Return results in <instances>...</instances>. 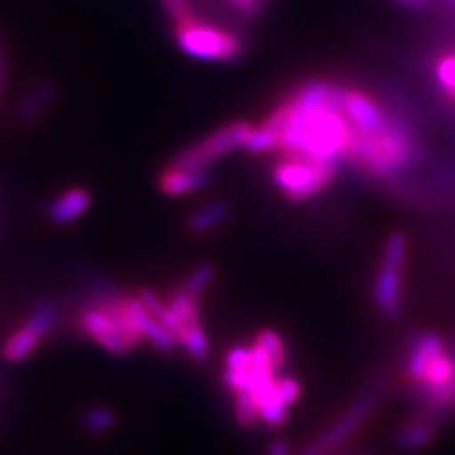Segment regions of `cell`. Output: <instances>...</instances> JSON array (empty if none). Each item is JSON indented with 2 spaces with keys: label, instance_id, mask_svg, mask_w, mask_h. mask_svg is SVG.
<instances>
[{
  "label": "cell",
  "instance_id": "22",
  "mask_svg": "<svg viewBox=\"0 0 455 455\" xmlns=\"http://www.w3.org/2000/svg\"><path fill=\"white\" fill-rule=\"evenodd\" d=\"M82 425L88 433L101 435L110 431L112 427L116 425V414H114V410L108 406H95L85 411L82 418Z\"/></svg>",
  "mask_w": 455,
  "mask_h": 455
},
{
  "label": "cell",
  "instance_id": "8",
  "mask_svg": "<svg viewBox=\"0 0 455 455\" xmlns=\"http://www.w3.org/2000/svg\"><path fill=\"white\" fill-rule=\"evenodd\" d=\"M341 108L347 116L349 124L355 132L361 133H374L379 130H386L393 122L372 97L366 95L359 90H346L341 97Z\"/></svg>",
  "mask_w": 455,
  "mask_h": 455
},
{
  "label": "cell",
  "instance_id": "30",
  "mask_svg": "<svg viewBox=\"0 0 455 455\" xmlns=\"http://www.w3.org/2000/svg\"><path fill=\"white\" fill-rule=\"evenodd\" d=\"M275 391H277V396L281 398V401L289 406L296 401L298 396H300L302 386L294 378H283V379L275 381Z\"/></svg>",
  "mask_w": 455,
  "mask_h": 455
},
{
  "label": "cell",
  "instance_id": "32",
  "mask_svg": "<svg viewBox=\"0 0 455 455\" xmlns=\"http://www.w3.org/2000/svg\"><path fill=\"white\" fill-rule=\"evenodd\" d=\"M232 6H235L239 12L247 13V16H256L262 12L264 0H228Z\"/></svg>",
  "mask_w": 455,
  "mask_h": 455
},
{
  "label": "cell",
  "instance_id": "5",
  "mask_svg": "<svg viewBox=\"0 0 455 455\" xmlns=\"http://www.w3.org/2000/svg\"><path fill=\"white\" fill-rule=\"evenodd\" d=\"M336 164L284 154L274 165L275 187L292 202H304L323 192L332 182Z\"/></svg>",
  "mask_w": 455,
  "mask_h": 455
},
{
  "label": "cell",
  "instance_id": "10",
  "mask_svg": "<svg viewBox=\"0 0 455 455\" xmlns=\"http://www.w3.org/2000/svg\"><path fill=\"white\" fill-rule=\"evenodd\" d=\"M401 267L403 264L381 262V267L374 283V300L387 317H396L398 311H401V296H403Z\"/></svg>",
  "mask_w": 455,
  "mask_h": 455
},
{
  "label": "cell",
  "instance_id": "17",
  "mask_svg": "<svg viewBox=\"0 0 455 455\" xmlns=\"http://www.w3.org/2000/svg\"><path fill=\"white\" fill-rule=\"evenodd\" d=\"M228 217V205L222 202H215L204 205L202 209H197L192 219H190V228L192 232L196 234H205L215 230L217 226H220L224 222V219Z\"/></svg>",
  "mask_w": 455,
  "mask_h": 455
},
{
  "label": "cell",
  "instance_id": "6",
  "mask_svg": "<svg viewBox=\"0 0 455 455\" xmlns=\"http://www.w3.org/2000/svg\"><path fill=\"white\" fill-rule=\"evenodd\" d=\"M251 132L252 125L249 122H234L222 125L204 140H199L190 148L182 150L177 158L171 162V165L184 169H207L212 162L224 158V156L237 148H243Z\"/></svg>",
  "mask_w": 455,
  "mask_h": 455
},
{
  "label": "cell",
  "instance_id": "3",
  "mask_svg": "<svg viewBox=\"0 0 455 455\" xmlns=\"http://www.w3.org/2000/svg\"><path fill=\"white\" fill-rule=\"evenodd\" d=\"M78 321L85 334L114 355H125L140 341L125 298H105L101 304L84 307Z\"/></svg>",
  "mask_w": 455,
  "mask_h": 455
},
{
  "label": "cell",
  "instance_id": "18",
  "mask_svg": "<svg viewBox=\"0 0 455 455\" xmlns=\"http://www.w3.org/2000/svg\"><path fill=\"white\" fill-rule=\"evenodd\" d=\"M55 90L52 85H40L35 92H31L27 99H23V103L20 107V120L23 122H33L38 116H42V112L46 110V107L53 101Z\"/></svg>",
  "mask_w": 455,
  "mask_h": 455
},
{
  "label": "cell",
  "instance_id": "24",
  "mask_svg": "<svg viewBox=\"0 0 455 455\" xmlns=\"http://www.w3.org/2000/svg\"><path fill=\"white\" fill-rule=\"evenodd\" d=\"M433 440V429L429 425L418 423L406 427V429L396 436V446L403 450H418L423 448L425 444H429Z\"/></svg>",
  "mask_w": 455,
  "mask_h": 455
},
{
  "label": "cell",
  "instance_id": "4",
  "mask_svg": "<svg viewBox=\"0 0 455 455\" xmlns=\"http://www.w3.org/2000/svg\"><path fill=\"white\" fill-rule=\"evenodd\" d=\"M175 38L180 50L196 60L234 61L243 53V42L237 35L194 16L175 21Z\"/></svg>",
  "mask_w": 455,
  "mask_h": 455
},
{
  "label": "cell",
  "instance_id": "28",
  "mask_svg": "<svg viewBox=\"0 0 455 455\" xmlns=\"http://www.w3.org/2000/svg\"><path fill=\"white\" fill-rule=\"evenodd\" d=\"M25 324L31 326L42 338H46L57 324V311L52 306H40L31 313V317L25 321Z\"/></svg>",
  "mask_w": 455,
  "mask_h": 455
},
{
  "label": "cell",
  "instance_id": "26",
  "mask_svg": "<svg viewBox=\"0 0 455 455\" xmlns=\"http://www.w3.org/2000/svg\"><path fill=\"white\" fill-rule=\"evenodd\" d=\"M436 80L440 84V90L455 103V53H448L438 61Z\"/></svg>",
  "mask_w": 455,
  "mask_h": 455
},
{
  "label": "cell",
  "instance_id": "7",
  "mask_svg": "<svg viewBox=\"0 0 455 455\" xmlns=\"http://www.w3.org/2000/svg\"><path fill=\"white\" fill-rule=\"evenodd\" d=\"M378 395L370 393L361 396L357 403H355L344 416H339L332 427H329L319 438L313 440V443L302 451V455H326L336 446H339L347 436H351L355 431L359 429V425L370 416V411L376 408Z\"/></svg>",
  "mask_w": 455,
  "mask_h": 455
},
{
  "label": "cell",
  "instance_id": "35",
  "mask_svg": "<svg viewBox=\"0 0 455 455\" xmlns=\"http://www.w3.org/2000/svg\"><path fill=\"white\" fill-rule=\"evenodd\" d=\"M408 3H414V0H408Z\"/></svg>",
  "mask_w": 455,
  "mask_h": 455
},
{
  "label": "cell",
  "instance_id": "12",
  "mask_svg": "<svg viewBox=\"0 0 455 455\" xmlns=\"http://www.w3.org/2000/svg\"><path fill=\"white\" fill-rule=\"evenodd\" d=\"M160 188L167 196H184L204 188L209 182L207 169H184L171 165L160 175Z\"/></svg>",
  "mask_w": 455,
  "mask_h": 455
},
{
  "label": "cell",
  "instance_id": "29",
  "mask_svg": "<svg viewBox=\"0 0 455 455\" xmlns=\"http://www.w3.org/2000/svg\"><path fill=\"white\" fill-rule=\"evenodd\" d=\"M252 366V349L245 346H237L228 351L226 355V370H237V372H243V370H251Z\"/></svg>",
  "mask_w": 455,
  "mask_h": 455
},
{
  "label": "cell",
  "instance_id": "16",
  "mask_svg": "<svg viewBox=\"0 0 455 455\" xmlns=\"http://www.w3.org/2000/svg\"><path fill=\"white\" fill-rule=\"evenodd\" d=\"M167 306L171 307V311L175 313L177 321L180 323L182 331L188 329V326L199 324V309H197V300L196 296L188 294L187 291H177L171 294V298L167 300ZM182 334V332H180Z\"/></svg>",
  "mask_w": 455,
  "mask_h": 455
},
{
  "label": "cell",
  "instance_id": "19",
  "mask_svg": "<svg viewBox=\"0 0 455 455\" xmlns=\"http://www.w3.org/2000/svg\"><path fill=\"white\" fill-rule=\"evenodd\" d=\"M179 344L184 346V349L190 353V357L194 361H199V363L207 361L209 339L205 331L202 329V324H194V326H188V329H184L179 338Z\"/></svg>",
  "mask_w": 455,
  "mask_h": 455
},
{
  "label": "cell",
  "instance_id": "33",
  "mask_svg": "<svg viewBox=\"0 0 455 455\" xmlns=\"http://www.w3.org/2000/svg\"><path fill=\"white\" fill-rule=\"evenodd\" d=\"M267 455H291V448L287 443H283V440H274V443L269 444Z\"/></svg>",
  "mask_w": 455,
  "mask_h": 455
},
{
  "label": "cell",
  "instance_id": "15",
  "mask_svg": "<svg viewBox=\"0 0 455 455\" xmlns=\"http://www.w3.org/2000/svg\"><path fill=\"white\" fill-rule=\"evenodd\" d=\"M453 379H455V364L444 351L440 353L438 357H435L429 366H427V372L421 383H425L427 387H431L435 391H444L451 386Z\"/></svg>",
  "mask_w": 455,
  "mask_h": 455
},
{
  "label": "cell",
  "instance_id": "27",
  "mask_svg": "<svg viewBox=\"0 0 455 455\" xmlns=\"http://www.w3.org/2000/svg\"><path fill=\"white\" fill-rule=\"evenodd\" d=\"M212 279H215V267L211 264H202L194 269V272L187 277V281H184L182 291H187L188 294L197 298V294H202L209 287Z\"/></svg>",
  "mask_w": 455,
  "mask_h": 455
},
{
  "label": "cell",
  "instance_id": "31",
  "mask_svg": "<svg viewBox=\"0 0 455 455\" xmlns=\"http://www.w3.org/2000/svg\"><path fill=\"white\" fill-rule=\"evenodd\" d=\"M162 4L165 6V10L171 13V18H173L175 21L194 16L188 0H162Z\"/></svg>",
  "mask_w": 455,
  "mask_h": 455
},
{
  "label": "cell",
  "instance_id": "13",
  "mask_svg": "<svg viewBox=\"0 0 455 455\" xmlns=\"http://www.w3.org/2000/svg\"><path fill=\"white\" fill-rule=\"evenodd\" d=\"M440 353H444L443 339L431 332L421 334L414 341V346H411L410 357H408V372H410L411 379L421 383L425 378V372H427V366H429L431 361L435 357H438Z\"/></svg>",
  "mask_w": 455,
  "mask_h": 455
},
{
  "label": "cell",
  "instance_id": "9",
  "mask_svg": "<svg viewBox=\"0 0 455 455\" xmlns=\"http://www.w3.org/2000/svg\"><path fill=\"white\" fill-rule=\"evenodd\" d=\"M125 306H127V311H130L140 338L148 339L156 349L169 353L179 346L177 339L171 336V332L165 329V326L145 307V304L140 302L139 296L125 298Z\"/></svg>",
  "mask_w": 455,
  "mask_h": 455
},
{
  "label": "cell",
  "instance_id": "20",
  "mask_svg": "<svg viewBox=\"0 0 455 455\" xmlns=\"http://www.w3.org/2000/svg\"><path fill=\"white\" fill-rule=\"evenodd\" d=\"M277 147H279V132L269 122H264L260 127H252V132L243 148L252 154H262L269 150H277Z\"/></svg>",
  "mask_w": 455,
  "mask_h": 455
},
{
  "label": "cell",
  "instance_id": "2",
  "mask_svg": "<svg viewBox=\"0 0 455 455\" xmlns=\"http://www.w3.org/2000/svg\"><path fill=\"white\" fill-rule=\"evenodd\" d=\"M414 156V142L406 127L391 124L374 133L355 132L347 158L378 177H391Z\"/></svg>",
  "mask_w": 455,
  "mask_h": 455
},
{
  "label": "cell",
  "instance_id": "1",
  "mask_svg": "<svg viewBox=\"0 0 455 455\" xmlns=\"http://www.w3.org/2000/svg\"><path fill=\"white\" fill-rule=\"evenodd\" d=\"M341 97L344 88L319 80L292 93L266 120L279 132L277 150L332 164L347 158L355 130Z\"/></svg>",
  "mask_w": 455,
  "mask_h": 455
},
{
  "label": "cell",
  "instance_id": "34",
  "mask_svg": "<svg viewBox=\"0 0 455 455\" xmlns=\"http://www.w3.org/2000/svg\"><path fill=\"white\" fill-rule=\"evenodd\" d=\"M0 82H3V67H0Z\"/></svg>",
  "mask_w": 455,
  "mask_h": 455
},
{
  "label": "cell",
  "instance_id": "11",
  "mask_svg": "<svg viewBox=\"0 0 455 455\" xmlns=\"http://www.w3.org/2000/svg\"><path fill=\"white\" fill-rule=\"evenodd\" d=\"M92 205V196L85 188L75 187L57 196L48 207V217L53 224H70L80 219Z\"/></svg>",
  "mask_w": 455,
  "mask_h": 455
},
{
  "label": "cell",
  "instance_id": "25",
  "mask_svg": "<svg viewBox=\"0 0 455 455\" xmlns=\"http://www.w3.org/2000/svg\"><path fill=\"white\" fill-rule=\"evenodd\" d=\"M287 408L289 406L277 396V391H274L259 404V414H260L262 421H266L267 425L277 427V425L284 423V419H287Z\"/></svg>",
  "mask_w": 455,
  "mask_h": 455
},
{
  "label": "cell",
  "instance_id": "21",
  "mask_svg": "<svg viewBox=\"0 0 455 455\" xmlns=\"http://www.w3.org/2000/svg\"><path fill=\"white\" fill-rule=\"evenodd\" d=\"M256 344H259L266 355L272 361L275 372L287 364V349H284V344L281 336L275 331H262L259 336H256Z\"/></svg>",
  "mask_w": 455,
  "mask_h": 455
},
{
  "label": "cell",
  "instance_id": "14",
  "mask_svg": "<svg viewBox=\"0 0 455 455\" xmlns=\"http://www.w3.org/2000/svg\"><path fill=\"white\" fill-rule=\"evenodd\" d=\"M44 339L40 334H36L31 326L23 324L21 329H18L13 332L3 346V357L8 363H20L23 359H27L31 355L40 341Z\"/></svg>",
  "mask_w": 455,
  "mask_h": 455
},
{
  "label": "cell",
  "instance_id": "23",
  "mask_svg": "<svg viewBox=\"0 0 455 455\" xmlns=\"http://www.w3.org/2000/svg\"><path fill=\"white\" fill-rule=\"evenodd\" d=\"M234 404H235V416L237 421L243 427H254L256 421L260 419L259 404H256L254 396L249 389L234 391Z\"/></svg>",
  "mask_w": 455,
  "mask_h": 455
}]
</instances>
